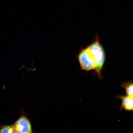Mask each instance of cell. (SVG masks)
<instances>
[{"label":"cell","mask_w":133,"mask_h":133,"mask_svg":"<svg viewBox=\"0 0 133 133\" xmlns=\"http://www.w3.org/2000/svg\"><path fill=\"white\" fill-rule=\"evenodd\" d=\"M14 126L5 125L1 128L0 130L1 133H13L14 130Z\"/></svg>","instance_id":"6"},{"label":"cell","mask_w":133,"mask_h":133,"mask_svg":"<svg viewBox=\"0 0 133 133\" xmlns=\"http://www.w3.org/2000/svg\"><path fill=\"white\" fill-rule=\"evenodd\" d=\"M116 98L121 99L122 101V104L120 108V110L124 109L126 111H133V96L127 95H118Z\"/></svg>","instance_id":"4"},{"label":"cell","mask_w":133,"mask_h":133,"mask_svg":"<svg viewBox=\"0 0 133 133\" xmlns=\"http://www.w3.org/2000/svg\"><path fill=\"white\" fill-rule=\"evenodd\" d=\"M17 133H32V130L29 119L26 116H22L13 125Z\"/></svg>","instance_id":"3"},{"label":"cell","mask_w":133,"mask_h":133,"mask_svg":"<svg viewBox=\"0 0 133 133\" xmlns=\"http://www.w3.org/2000/svg\"><path fill=\"white\" fill-rule=\"evenodd\" d=\"M121 87L125 89L127 95L133 96V85L132 81L123 82Z\"/></svg>","instance_id":"5"},{"label":"cell","mask_w":133,"mask_h":133,"mask_svg":"<svg viewBox=\"0 0 133 133\" xmlns=\"http://www.w3.org/2000/svg\"><path fill=\"white\" fill-rule=\"evenodd\" d=\"M78 59L83 70L89 71L95 69L97 66L96 58L89 46L81 50Z\"/></svg>","instance_id":"2"},{"label":"cell","mask_w":133,"mask_h":133,"mask_svg":"<svg viewBox=\"0 0 133 133\" xmlns=\"http://www.w3.org/2000/svg\"><path fill=\"white\" fill-rule=\"evenodd\" d=\"M95 57L97 66L95 71L96 74L98 77L102 79L101 72L105 60V54L102 45L100 43L98 35H97L95 39L89 46Z\"/></svg>","instance_id":"1"}]
</instances>
